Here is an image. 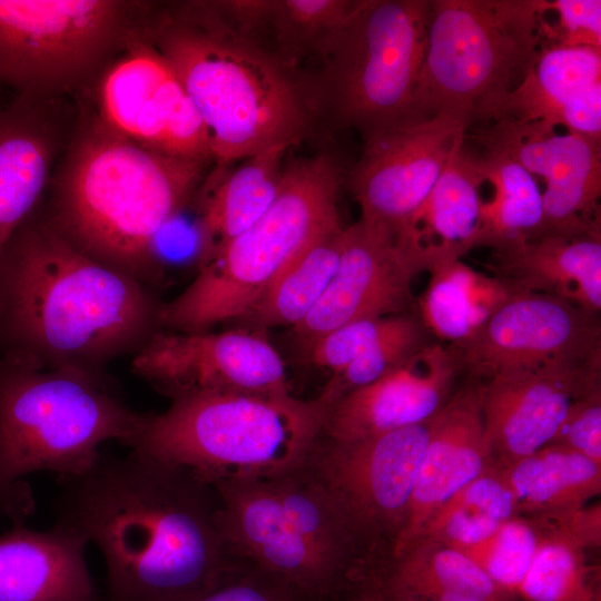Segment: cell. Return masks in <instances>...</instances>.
Returning a JSON list of instances; mask_svg holds the SVG:
<instances>
[{"instance_id":"cell-28","label":"cell","mask_w":601,"mask_h":601,"mask_svg":"<svg viewBox=\"0 0 601 601\" xmlns=\"http://www.w3.org/2000/svg\"><path fill=\"white\" fill-rule=\"evenodd\" d=\"M50 151L48 136L31 110L21 105L0 114V257L37 207Z\"/></svg>"},{"instance_id":"cell-42","label":"cell","mask_w":601,"mask_h":601,"mask_svg":"<svg viewBox=\"0 0 601 601\" xmlns=\"http://www.w3.org/2000/svg\"><path fill=\"white\" fill-rule=\"evenodd\" d=\"M601 464V388L594 387L570 405L552 442Z\"/></svg>"},{"instance_id":"cell-36","label":"cell","mask_w":601,"mask_h":601,"mask_svg":"<svg viewBox=\"0 0 601 601\" xmlns=\"http://www.w3.org/2000/svg\"><path fill=\"white\" fill-rule=\"evenodd\" d=\"M515 594L526 601H600L584 549L542 533L533 561Z\"/></svg>"},{"instance_id":"cell-33","label":"cell","mask_w":601,"mask_h":601,"mask_svg":"<svg viewBox=\"0 0 601 601\" xmlns=\"http://www.w3.org/2000/svg\"><path fill=\"white\" fill-rule=\"evenodd\" d=\"M516 513L512 492L500 472L491 465L432 514L418 540L462 550L490 536Z\"/></svg>"},{"instance_id":"cell-8","label":"cell","mask_w":601,"mask_h":601,"mask_svg":"<svg viewBox=\"0 0 601 601\" xmlns=\"http://www.w3.org/2000/svg\"><path fill=\"white\" fill-rule=\"evenodd\" d=\"M544 46L541 0H431L412 124L485 121Z\"/></svg>"},{"instance_id":"cell-43","label":"cell","mask_w":601,"mask_h":601,"mask_svg":"<svg viewBox=\"0 0 601 601\" xmlns=\"http://www.w3.org/2000/svg\"><path fill=\"white\" fill-rule=\"evenodd\" d=\"M550 525V532L582 548H597L601 542L600 505L582 506L564 513L543 516Z\"/></svg>"},{"instance_id":"cell-9","label":"cell","mask_w":601,"mask_h":601,"mask_svg":"<svg viewBox=\"0 0 601 601\" xmlns=\"http://www.w3.org/2000/svg\"><path fill=\"white\" fill-rule=\"evenodd\" d=\"M431 0H357L324 53L319 96L364 141L412 124Z\"/></svg>"},{"instance_id":"cell-11","label":"cell","mask_w":601,"mask_h":601,"mask_svg":"<svg viewBox=\"0 0 601 601\" xmlns=\"http://www.w3.org/2000/svg\"><path fill=\"white\" fill-rule=\"evenodd\" d=\"M427 422L314 447L306 469L323 486L357 549L400 532L430 435Z\"/></svg>"},{"instance_id":"cell-37","label":"cell","mask_w":601,"mask_h":601,"mask_svg":"<svg viewBox=\"0 0 601 601\" xmlns=\"http://www.w3.org/2000/svg\"><path fill=\"white\" fill-rule=\"evenodd\" d=\"M534 524L513 516L483 541L462 549L503 591L515 594L540 544Z\"/></svg>"},{"instance_id":"cell-24","label":"cell","mask_w":601,"mask_h":601,"mask_svg":"<svg viewBox=\"0 0 601 601\" xmlns=\"http://www.w3.org/2000/svg\"><path fill=\"white\" fill-rule=\"evenodd\" d=\"M87 546L58 524L47 531L18 524L0 535V601H93Z\"/></svg>"},{"instance_id":"cell-31","label":"cell","mask_w":601,"mask_h":601,"mask_svg":"<svg viewBox=\"0 0 601 601\" xmlns=\"http://www.w3.org/2000/svg\"><path fill=\"white\" fill-rule=\"evenodd\" d=\"M490 197H482L479 247L508 248L544 234L542 190L536 179L509 157L481 155Z\"/></svg>"},{"instance_id":"cell-10","label":"cell","mask_w":601,"mask_h":601,"mask_svg":"<svg viewBox=\"0 0 601 601\" xmlns=\"http://www.w3.org/2000/svg\"><path fill=\"white\" fill-rule=\"evenodd\" d=\"M114 0H0V82L22 92L85 75L125 31Z\"/></svg>"},{"instance_id":"cell-41","label":"cell","mask_w":601,"mask_h":601,"mask_svg":"<svg viewBox=\"0 0 601 601\" xmlns=\"http://www.w3.org/2000/svg\"><path fill=\"white\" fill-rule=\"evenodd\" d=\"M189 601H299L285 585L235 560L214 584Z\"/></svg>"},{"instance_id":"cell-14","label":"cell","mask_w":601,"mask_h":601,"mask_svg":"<svg viewBox=\"0 0 601 601\" xmlns=\"http://www.w3.org/2000/svg\"><path fill=\"white\" fill-rule=\"evenodd\" d=\"M131 371L171 400L203 392H289L284 363L258 329H159L131 356Z\"/></svg>"},{"instance_id":"cell-39","label":"cell","mask_w":601,"mask_h":601,"mask_svg":"<svg viewBox=\"0 0 601 601\" xmlns=\"http://www.w3.org/2000/svg\"><path fill=\"white\" fill-rule=\"evenodd\" d=\"M408 313L354 321L338 326L309 344L311 361L338 373L377 342L398 329Z\"/></svg>"},{"instance_id":"cell-26","label":"cell","mask_w":601,"mask_h":601,"mask_svg":"<svg viewBox=\"0 0 601 601\" xmlns=\"http://www.w3.org/2000/svg\"><path fill=\"white\" fill-rule=\"evenodd\" d=\"M287 148L273 147L253 156L225 175H217L198 210V267L226 243L259 219L276 199Z\"/></svg>"},{"instance_id":"cell-5","label":"cell","mask_w":601,"mask_h":601,"mask_svg":"<svg viewBox=\"0 0 601 601\" xmlns=\"http://www.w3.org/2000/svg\"><path fill=\"white\" fill-rule=\"evenodd\" d=\"M337 397L290 392H203L148 414L130 451L186 467L210 483L272 477L302 466L323 434Z\"/></svg>"},{"instance_id":"cell-40","label":"cell","mask_w":601,"mask_h":601,"mask_svg":"<svg viewBox=\"0 0 601 601\" xmlns=\"http://www.w3.org/2000/svg\"><path fill=\"white\" fill-rule=\"evenodd\" d=\"M541 4L543 10L554 13L556 18L554 23L543 19L545 46L601 49L600 0H541Z\"/></svg>"},{"instance_id":"cell-15","label":"cell","mask_w":601,"mask_h":601,"mask_svg":"<svg viewBox=\"0 0 601 601\" xmlns=\"http://www.w3.org/2000/svg\"><path fill=\"white\" fill-rule=\"evenodd\" d=\"M465 130L460 120L437 115L366 140L348 177L358 220L402 242Z\"/></svg>"},{"instance_id":"cell-44","label":"cell","mask_w":601,"mask_h":601,"mask_svg":"<svg viewBox=\"0 0 601 601\" xmlns=\"http://www.w3.org/2000/svg\"><path fill=\"white\" fill-rule=\"evenodd\" d=\"M382 597L386 601H487L474 597L447 592H402L390 597Z\"/></svg>"},{"instance_id":"cell-12","label":"cell","mask_w":601,"mask_h":601,"mask_svg":"<svg viewBox=\"0 0 601 601\" xmlns=\"http://www.w3.org/2000/svg\"><path fill=\"white\" fill-rule=\"evenodd\" d=\"M449 347L460 372L477 381L518 368L587 364L601 361L600 317L558 297L515 293Z\"/></svg>"},{"instance_id":"cell-32","label":"cell","mask_w":601,"mask_h":601,"mask_svg":"<svg viewBox=\"0 0 601 601\" xmlns=\"http://www.w3.org/2000/svg\"><path fill=\"white\" fill-rule=\"evenodd\" d=\"M378 592L390 597L402 592H447L487 601H509L499 588L464 552L430 540H418L400 555Z\"/></svg>"},{"instance_id":"cell-22","label":"cell","mask_w":601,"mask_h":601,"mask_svg":"<svg viewBox=\"0 0 601 601\" xmlns=\"http://www.w3.org/2000/svg\"><path fill=\"white\" fill-rule=\"evenodd\" d=\"M484 184L481 155L469 150L463 139L402 239L422 272L462 260L479 247Z\"/></svg>"},{"instance_id":"cell-7","label":"cell","mask_w":601,"mask_h":601,"mask_svg":"<svg viewBox=\"0 0 601 601\" xmlns=\"http://www.w3.org/2000/svg\"><path fill=\"white\" fill-rule=\"evenodd\" d=\"M339 184V167L327 154L287 165L279 193L265 214L201 264L179 295L161 303L159 328L203 332L245 318L295 256L341 224Z\"/></svg>"},{"instance_id":"cell-23","label":"cell","mask_w":601,"mask_h":601,"mask_svg":"<svg viewBox=\"0 0 601 601\" xmlns=\"http://www.w3.org/2000/svg\"><path fill=\"white\" fill-rule=\"evenodd\" d=\"M484 266L513 293L549 295L600 314L601 233L544 234L491 250Z\"/></svg>"},{"instance_id":"cell-17","label":"cell","mask_w":601,"mask_h":601,"mask_svg":"<svg viewBox=\"0 0 601 601\" xmlns=\"http://www.w3.org/2000/svg\"><path fill=\"white\" fill-rule=\"evenodd\" d=\"M230 554L285 585L298 600L328 598L345 574L284 515L265 477L211 483Z\"/></svg>"},{"instance_id":"cell-6","label":"cell","mask_w":601,"mask_h":601,"mask_svg":"<svg viewBox=\"0 0 601 601\" xmlns=\"http://www.w3.org/2000/svg\"><path fill=\"white\" fill-rule=\"evenodd\" d=\"M147 416L126 405L106 377L0 359V512L28 516L33 500L26 475H78L104 443L128 446Z\"/></svg>"},{"instance_id":"cell-38","label":"cell","mask_w":601,"mask_h":601,"mask_svg":"<svg viewBox=\"0 0 601 601\" xmlns=\"http://www.w3.org/2000/svg\"><path fill=\"white\" fill-rule=\"evenodd\" d=\"M428 334L418 315L408 314L398 329L333 374L325 388L339 398L352 390L378 380L430 344Z\"/></svg>"},{"instance_id":"cell-29","label":"cell","mask_w":601,"mask_h":601,"mask_svg":"<svg viewBox=\"0 0 601 601\" xmlns=\"http://www.w3.org/2000/svg\"><path fill=\"white\" fill-rule=\"evenodd\" d=\"M430 273L418 317L430 334L455 344L473 335L513 293L500 279L462 260Z\"/></svg>"},{"instance_id":"cell-45","label":"cell","mask_w":601,"mask_h":601,"mask_svg":"<svg viewBox=\"0 0 601 601\" xmlns=\"http://www.w3.org/2000/svg\"><path fill=\"white\" fill-rule=\"evenodd\" d=\"M361 601H386L378 591L365 594Z\"/></svg>"},{"instance_id":"cell-13","label":"cell","mask_w":601,"mask_h":601,"mask_svg":"<svg viewBox=\"0 0 601 601\" xmlns=\"http://www.w3.org/2000/svg\"><path fill=\"white\" fill-rule=\"evenodd\" d=\"M554 128L500 118L472 125L464 139L543 179L544 234L601 233V140Z\"/></svg>"},{"instance_id":"cell-16","label":"cell","mask_w":601,"mask_h":601,"mask_svg":"<svg viewBox=\"0 0 601 601\" xmlns=\"http://www.w3.org/2000/svg\"><path fill=\"white\" fill-rule=\"evenodd\" d=\"M102 122L154 151L190 161L211 158L205 125L159 49L138 42L105 75Z\"/></svg>"},{"instance_id":"cell-27","label":"cell","mask_w":601,"mask_h":601,"mask_svg":"<svg viewBox=\"0 0 601 601\" xmlns=\"http://www.w3.org/2000/svg\"><path fill=\"white\" fill-rule=\"evenodd\" d=\"M493 466L512 492L518 513H564L584 506L601 491V464L555 444Z\"/></svg>"},{"instance_id":"cell-21","label":"cell","mask_w":601,"mask_h":601,"mask_svg":"<svg viewBox=\"0 0 601 601\" xmlns=\"http://www.w3.org/2000/svg\"><path fill=\"white\" fill-rule=\"evenodd\" d=\"M481 386L477 380L470 381L431 418L406 515L392 543L393 558L420 539L428 519L449 497L492 465Z\"/></svg>"},{"instance_id":"cell-25","label":"cell","mask_w":601,"mask_h":601,"mask_svg":"<svg viewBox=\"0 0 601 601\" xmlns=\"http://www.w3.org/2000/svg\"><path fill=\"white\" fill-rule=\"evenodd\" d=\"M600 86V48L544 46L521 85L504 97L485 121H543L573 131Z\"/></svg>"},{"instance_id":"cell-3","label":"cell","mask_w":601,"mask_h":601,"mask_svg":"<svg viewBox=\"0 0 601 601\" xmlns=\"http://www.w3.org/2000/svg\"><path fill=\"white\" fill-rule=\"evenodd\" d=\"M154 33L205 125L218 166L288 149L308 132L312 102L292 71L229 27L209 2L162 17Z\"/></svg>"},{"instance_id":"cell-20","label":"cell","mask_w":601,"mask_h":601,"mask_svg":"<svg viewBox=\"0 0 601 601\" xmlns=\"http://www.w3.org/2000/svg\"><path fill=\"white\" fill-rule=\"evenodd\" d=\"M460 373L449 346L430 343L378 380L341 396L323 433L353 442L431 420L451 396Z\"/></svg>"},{"instance_id":"cell-30","label":"cell","mask_w":601,"mask_h":601,"mask_svg":"<svg viewBox=\"0 0 601 601\" xmlns=\"http://www.w3.org/2000/svg\"><path fill=\"white\" fill-rule=\"evenodd\" d=\"M343 240L341 224L315 238L277 275L245 319L258 331L299 324L329 285Z\"/></svg>"},{"instance_id":"cell-4","label":"cell","mask_w":601,"mask_h":601,"mask_svg":"<svg viewBox=\"0 0 601 601\" xmlns=\"http://www.w3.org/2000/svg\"><path fill=\"white\" fill-rule=\"evenodd\" d=\"M203 165L145 148L99 122L72 151L49 220L88 256L147 285L158 277L155 237L189 200Z\"/></svg>"},{"instance_id":"cell-18","label":"cell","mask_w":601,"mask_h":601,"mask_svg":"<svg viewBox=\"0 0 601 601\" xmlns=\"http://www.w3.org/2000/svg\"><path fill=\"white\" fill-rule=\"evenodd\" d=\"M601 361L499 373L481 386L485 437L500 466L549 445L572 402L600 386Z\"/></svg>"},{"instance_id":"cell-2","label":"cell","mask_w":601,"mask_h":601,"mask_svg":"<svg viewBox=\"0 0 601 601\" xmlns=\"http://www.w3.org/2000/svg\"><path fill=\"white\" fill-rule=\"evenodd\" d=\"M160 305L32 213L0 257V359L106 377L160 329Z\"/></svg>"},{"instance_id":"cell-34","label":"cell","mask_w":601,"mask_h":601,"mask_svg":"<svg viewBox=\"0 0 601 601\" xmlns=\"http://www.w3.org/2000/svg\"><path fill=\"white\" fill-rule=\"evenodd\" d=\"M265 479L294 529L346 573L357 546L331 497L305 463L287 473Z\"/></svg>"},{"instance_id":"cell-35","label":"cell","mask_w":601,"mask_h":601,"mask_svg":"<svg viewBox=\"0 0 601 601\" xmlns=\"http://www.w3.org/2000/svg\"><path fill=\"white\" fill-rule=\"evenodd\" d=\"M356 4L357 0H273L262 46L292 71L304 58L324 53Z\"/></svg>"},{"instance_id":"cell-1","label":"cell","mask_w":601,"mask_h":601,"mask_svg":"<svg viewBox=\"0 0 601 601\" xmlns=\"http://www.w3.org/2000/svg\"><path fill=\"white\" fill-rule=\"evenodd\" d=\"M60 480L55 524L97 546L107 601H189L235 561L214 485L186 467L100 452L87 471Z\"/></svg>"},{"instance_id":"cell-19","label":"cell","mask_w":601,"mask_h":601,"mask_svg":"<svg viewBox=\"0 0 601 601\" xmlns=\"http://www.w3.org/2000/svg\"><path fill=\"white\" fill-rule=\"evenodd\" d=\"M423 273L394 237L357 220L344 227L337 269L322 298L294 332L312 343L344 324L406 313L412 285Z\"/></svg>"}]
</instances>
